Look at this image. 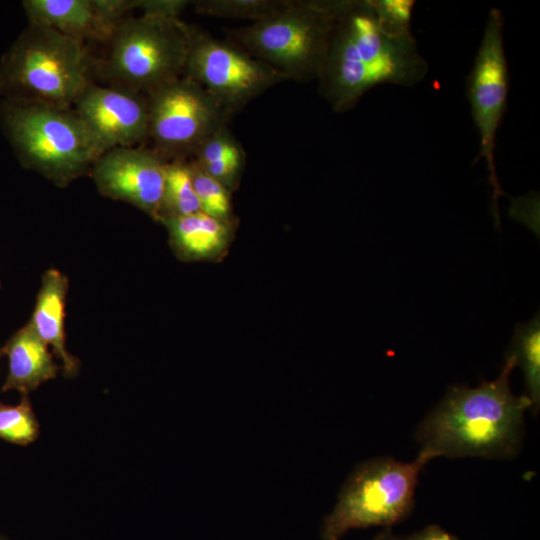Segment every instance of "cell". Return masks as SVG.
<instances>
[{"instance_id": "10", "label": "cell", "mask_w": 540, "mask_h": 540, "mask_svg": "<svg viewBox=\"0 0 540 540\" xmlns=\"http://www.w3.org/2000/svg\"><path fill=\"white\" fill-rule=\"evenodd\" d=\"M185 76L235 114L286 78L236 44L193 28Z\"/></svg>"}, {"instance_id": "1", "label": "cell", "mask_w": 540, "mask_h": 540, "mask_svg": "<svg viewBox=\"0 0 540 540\" xmlns=\"http://www.w3.org/2000/svg\"><path fill=\"white\" fill-rule=\"evenodd\" d=\"M411 27L382 19L372 0H337L319 93L337 113L353 109L372 88L411 87L427 75Z\"/></svg>"}, {"instance_id": "22", "label": "cell", "mask_w": 540, "mask_h": 540, "mask_svg": "<svg viewBox=\"0 0 540 540\" xmlns=\"http://www.w3.org/2000/svg\"><path fill=\"white\" fill-rule=\"evenodd\" d=\"M199 165L245 156L239 142L227 126H223L207 137L192 154Z\"/></svg>"}, {"instance_id": "19", "label": "cell", "mask_w": 540, "mask_h": 540, "mask_svg": "<svg viewBox=\"0 0 540 540\" xmlns=\"http://www.w3.org/2000/svg\"><path fill=\"white\" fill-rule=\"evenodd\" d=\"M287 2L288 0H201L192 3L199 14L255 22L276 13Z\"/></svg>"}, {"instance_id": "24", "label": "cell", "mask_w": 540, "mask_h": 540, "mask_svg": "<svg viewBox=\"0 0 540 540\" xmlns=\"http://www.w3.org/2000/svg\"><path fill=\"white\" fill-rule=\"evenodd\" d=\"M411 540H456L453 536L441 528L430 526L421 533L415 535Z\"/></svg>"}, {"instance_id": "13", "label": "cell", "mask_w": 540, "mask_h": 540, "mask_svg": "<svg viewBox=\"0 0 540 540\" xmlns=\"http://www.w3.org/2000/svg\"><path fill=\"white\" fill-rule=\"evenodd\" d=\"M29 24L85 41L108 43L138 0H25Z\"/></svg>"}, {"instance_id": "4", "label": "cell", "mask_w": 540, "mask_h": 540, "mask_svg": "<svg viewBox=\"0 0 540 540\" xmlns=\"http://www.w3.org/2000/svg\"><path fill=\"white\" fill-rule=\"evenodd\" d=\"M0 118L20 163L59 186L91 171L104 153L73 108L4 100Z\"/></svg>"}, {"instance_id": "2", "label": "cell", "mask_w": 540, "mask_h": 540, "mask_svg": "<svg viewBox=\"0 0 540 540\" xmlns=\"http://www.w3.org/2000/svg\"><path fill=\"white\" fill-rule=\"evenodd\" d=\"M514 367L515 360L507 355L497 379L474 388L452 386L417 428L420 451L432 459L514 455L522 440L525 411L532 407L526 395L511 391Z\"/></svg>"}, {"instance_id": "18", "label": "cell", "mask_w": 540, "mask_h": 540, "mask_svg": "<svg viewBox=\"0 0 540 540\" xmlns=\"http://www.w3.org/2000/svg\"><path fill=\"white\" fill-rule=\"evenodd\" d=\"M201 211L188 162L182 158L166 164L158 220Z\"/></svg>"}, {"instance_id": "8", "label": "cell", "mask_w": 540, "mask_h": 540, "mask_svg": "<svg viewBox=\"0 0 540 540\" xmlns=\"http://www.w3.org/2000/svg\"><path fill=\"white\" fill-rule=\"evenodd\" d=\"M503 31L502 12L494 7L488 13L483 36L466 79V95L480 142L479 153L473 163L485 160L496 227L500 224L498 199L504 194L495 164L496 137L506 112L509 91Z\"/></svg>"}, {"instance_id": "14", "label": "cell", "mask_w": 540, "mask_h": 540, "mask_svg": "<svg viewBox=\"0 0 540 540\" xmlns=\"http://www.w3.org/2000/svg\"><path fill=\"white\" fill-rule=\"evenodd\" d=\"M3 350L8 358L3 392L16 390L22 395H29L42 383L57 376L59 367L49 346L37 335L30 322L11 336Z\"/></svg>"}, {"instance_id": "3", "label": "cell", "mask_w": 540, "mask_h": 540, "mask_svg": "<svg viewBox=\"0 0 540 540\" xmlns=\"http://www.w3.org/2000/svg\"><path fill=\"white\" fill-rule=\"evenodd\" d=\"M85 43L49 28L31 25L0 62L4 100L72 109L92 83Z\"/></svg>"}, {"instance_id": "15", "label": "cell", "mask_w": 540, "mask_h": 540, "mask_svg": "<svg viewBox=\"0 0 540 540\" xmlns=\"http://www.w3.org/2000/svg\"><path fill=\"white\" fill-rule=\"evenodd\" d=\"M67 290L68 280L65 275L56 269L46 271L29 322L37 335L61 360L64 374L72 377L78 372L79 362L68 352L65 344L64 309Z\"/></svg>"}, {"instance_id": "23", "label": "cell", "mask_w": 540, "mask_h": 540, "mask_svg": "<svg viewBox=\"0 0 540 540\" xmlns=\"http://www.w3.org/2000/svg\"><path fill=\"white\" fill-rule=\"evenodd\" d=\"M244 162L245 156H240L205 165L197 164L230 191L237 184Z\"/></svg>"}, {"instance_id": "7", "label": "cell", "mask_w": 540, "mask_h": 540, "mask_svg": "<svg viewBox=\"0 0 540 540\" xmlns=\"http://www.w3.org/2000/svg\"><path fill=\"white\" fill-rule=\"evenodd\" d=\"M432 458L420 451L412 462L375 458L357 465L321 526L323 540H340L349 530L386 526L410 512L418 477Z\"/></svg>"}, {"instance_id": "6", "label": "cell", "mask_w": 540, "mask_h": 540, "mask_svg": "<svg viewBox=\"0 0 540 540\" xmlns=\"http://www.w3.org/2000/svg\"><path fill=\"white\" fill-rule=\"evenodd\" d=\"M192 32L179 17H126L108 41L102 71L111 86L146 96L184 75Z\"/></svg>"}, {"instance_id": "26", "label": "cell", "mask_w": 540, "mask_h": 540, "mask_svg": "<svg viewBox=\"0 0 540 540\" xmlns=\"http://www.w3.org/2000/svg\"><path fill=\"white\" fill-rule=\"evenodd\" d=\"M4 355L3 347H0V358Z\"/></svg>"}, {"instance_id": "17", "label": "cell", "mask_w": 540, "mask_h": 540, "mask_svg": "<svg viewBox=\"0 0 540 540\" xmlns=\"http://www.w3.org/2000/svg\"><path fill=\"white\" fill-rule=\"evenodd\" d=\"M520 366L525 378L526 395L532 409L540 406V318L539 313L515 327L508 354Z\"/></svg>"}, {"instance_id": "20", "label": "cell", "mask_w": 540, "mask_h": 540, "mask_svg": "<svg viewBox=\"0 0 540 540\" xmlns=\"http://www.w3.org/2000/svg\"><path fill=\"white\" fill-rule=\"evenodd\" d=\"M38 419L28 395L17 405L0 402V439L16 445H28L39 436Z\"/></svg>"}, {"instance_id": "5", "label": "cell", "mask_w": 540, "mask_h": 540, "mask_svg": "<svg viewBox=\"0 0 540 540\" xmlns=\"http://www.w3.org/2000/svg\"><path fill=\"white\" fill-rule=\"evenodd\" d=\"M336 9L337 0H288L276 13L228 34L286 80L309 81L321 70Z\"/></svg>"}, {"instance_id": "27", "label": "cell", "mask_w": 540, "mask_h": 540, "mask_svg": "<svg viewBox=\"0 0 540 540\" xmlns=\"http://www.w3.org/2000/svg\"><path fill=\"white\" fill-rule=\"evenodd\" d=\"M0 540H6V539H3V538L0 537Z\"/></svg>"}, {"instance_id": "11", "label": "cell", "mask_w": 540, "mask_h": 540, "mask_svg": "<svg viewBox=\"0 0 540 540\" xmlns=\"http://www.w3.org/2000/svg\"><path fill=\"white\" fill-rule=\"evenodd\" d=\"M73 110L104 152L134 147L149 138L148 105L143 94L91 83Z\"/></svg>"}, {"instance_id": "12", "label": "cell", "mask_w": 540, "mask_h": 540, "mask_svg": "<svg viewBox=\"0 0 540 540\" xmlns=\"http://www.w3.org/2000/svg\"><path fill=\"white\" fill-rule=\"evenodd\" d=\"M166 164L154 150L118 147L102 153L91 172L103 195L128 202L158 220Z\"/></svg>"}, {"instance_id": "16", "label": "cell", "mask_w": 540, "mask_h": 540, "mask_svg": "<svg viewBox=\"0 0 540 540\" xmlns=\"http://www.w3.org/2000/svg\"><path fill=\"white\" fill-rule=\"evenodd\" d=\"M169 231L172 244L188 259H206L221 253L230 240L229 221L202 211L160 220Z\"/></svg>"}, {"instance_id": "21", "label": "cell", "mask_w": 540, "mask_h": 540, "mask_svg": "<svg viewBox=\"0 0 540 540\" xmlns=\"http://www.w3.org/2000/svg\"><path fill=\"white\" fill-rule=\"evenodd\" d=\"M201 211L213 218L229 221L230 191L209 175L194 160L188 162Z\"/></svg>"}, {"instance_id": "9", "label": "cell", "mask_w": 540, "mask_h": 540, "mask_svg": "<svg viewBox=\"0 0 540 540\" xmlns=\"http://www.w3.org/2000/svg\"><path fill=\"white\" fill-rule=\"evenodd\" d=\"M149 138L162 158L192 155L233 116L201 85L182 77L146 95Z\"/></svg>"}, {"instance_id": "25", "label": "cell", "mask_w": 540, "mask_h": 540, "mask_svg": "<svg viewBox=\"0 0 540 540\" xmlns=\"http://www.w3.org/2000/svg\"><path fill=\"white\" fill-rule=\"evenodd\" d=\"M376 540H398L397 538L393 537L391 534H381Z\"/></svg>"}]
</instances>
